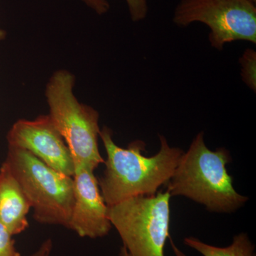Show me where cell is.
<instances>
[{"instance_id":"cell-1","label":"cell","mask_w":256,"mask_h":256,"mask_svg":"<svg viewBox=\"0 0 256 256\" xmlns=\"http://www.w3.org/2000/svg\"><path fill=\"white\" fill-rule=\"evenodd\" d=\"M100 137L107 160L98 183L108 206L132 197L156 194L169 182L183 154L180 148H172L163 136H160L159 152L152 156L143 154L146 150L143 141H134L128 148L118 146L109 128L100 130Z\"/></svg>"},{"instance_id":"cell-2","label":"cell","mask_w":256,"mask_h":256,"mask_svg":"<svg viewBox=\"0 0 256 256\" xmlns=\"http://www.w3.org/2000/svg\"><path fill=\"white\" fill-rule=\"evenodd\" d=\"M232 162L228 150L207 148L204 133H198L186 153L180 158L168 182L171 196H184L206 206L208 212L230 214L242 208L248 198L239 194L228 174Z\"/></svg>"},{"instance_id":"cell-3","label":"cell","mask_w":256,"mask_h":256,"mask_svg":"<svg viewBox=\"0 0 256 256\" xmlns=\"http://www.w3.org/2000/svg\"><path fill=\"white\" fill-rule=\"evenodd\" d=\"M75 78L67 70L56 72L47 85L50 118L70 150L75 166L95 171L105 163L98 146L99 114L74 96Z\"/></svg>"},{"instance_id":"cell-4","label":"cell","mask_w":256,"mask_h":256,"mask_svg":"<svg viewBox=\"0 0 256 256\" xmlns=\"http://www.w3.org/2000/svg\"><path fill=\"white\" fill-rule=\"evenodd\" d=\"M5 162L28 197L34 218L40 224L68 228L74 204V178L18 148L9 146Z\"/></svg>"},{"instance_id":"cell-5","label":"cell","mask_w":256,"mask_h":256,"mask_svg":"<svg viewBox=\"0 0 256 256\" xmlns=\"http://www.w3.org/2000/svg\"><path fill=\"white\" fill-rule=\"evenodd\" d=\"M169 192L128 198L108 206V217L131 256H165L170 237Z\"/></svg>"},{"instance_id":"cell-6","label":"cell","mask_w":256,"mask_h":256,"mask_svg":"<svg viewBox=\"0 0 256 256\" xmlns=\"http://www.w3.org/2000/svg\"><path fill=\"white\" fill-rule=\"evenodd\" d=\"M256 5L250 0H182L173 22L183 28L204 24L210 30V46L220 52L234 42L256 44Z\"/></svg>"},{"instance_id":"cell-7","label":"cell","mask_w":256,"mask_h":256,"mask_svg":"<svg viewBox=\"0 0 256 256\" xmlns=\"http://www.w3.org/2000/svg\"><path fill=\"white\" fill-rule=\"evenodd\" d=\"M9 146L24 150L50 168L73 178L75 164L70 150L48 116L20 120L8 134Z\"/></svg>"},{"instance_id":"cell-8","label":"cell","mask_w":256,"mask_h":256,"mask_svg":"<svg viewBox=\"0 0 256 256\" xmlns=\"http://www.w3.org/2000/svg\"><path fill=\"white\" fill-rule=\"evenodd\" d=\"M74 204L69 228L82 238L96 239L108 235L112 228L108 206L101 193L94 172L75 166Z\"/></svg>"},{"instance_id":"cell-9","label":"cell","mask_w":256,"mask_h":256,"mask_svg":"<svg viewBox=\"0 0 256 256\" xmlns=\"http://www.w3.org/2000/svg\"><path fill=\"white\" fill-rule=\"evenodd\" d=\"M31 208L21 185L4 162L0 168V222L13 236L18 235L28 227Z\"/></svg>"},{"instance_id":"cell-10","label":"cell","mask_w":256,"mask_h":256,"mask_svg":"<svg viewBox=\"0 0 256 256\" xmlns=\"http://www.w3.org/2000/svg\"><path fill=\"white\" fill-rule=\"evenodd\" d=\"M184 244L204 256H254L255 250L248 236L244 233L236 236L232 245L228 247L213 246L194 237L185 238Z\"/></svg>"},{"instance_id":"cell-11","label":"cell","mask_w":256,"mask_h":256,"mask_svg":"<svg viewBox=\"0 0 256 256\" xmlns=\"http://www.w3.org/2000/svg\"><path fill=\"white\" fill-rule=\"evenodd\" d=\"M239 63L242 69V82L252 90H256V52L248 48L240 57Z\"/></svg>"},{"instance_id":"cell-12","label":"cell","mask_w":256,"mask_h":256,"mask_svg":"<svg viewBox=\"0 0 256 256\" xmlns=\"http://www.w3.org/2000/svg\"><path fill=\"white\" fill-rule=\"evenodd\" d=\"M12 235L0 222V256H21L15 247Z\"/></svg>"},{"instance_id":"cell-13","label":"cell","mask_w":256,"mask_h":256,"mask_svg":"<svg viewBox=\"0 0 256 256\" xmlns=\"http://www.w3.org/2000/svg\"><path fill=\"white\" fill-rule=\"evenodd\" d=\"M130 14L134 22L142 21L148 14V4L146 0H126Z\"/></svg>"},{"instance_id":"cell-14","label":"cell","mask_w":256,"mask_h":256,"mask_svg":"<svg viewBox=\"0 0 256 256\" xmlns=\"http://www.w3.org/2000/svg\"><path fill=\"white\" fill-rule=\"evenodd\" d=\"M82 1L100 15L106 14L110 10V4L107 0H82Z\"/></svg>"},{"instance_id":"cell-15","label":"cell","mask_w":256,"mask_h":256,"mask_svg":"<svg viewBox=\"0 0 256 256\" xmlns=\"http://www.w3.org/2000/svg\"><path fill=\"white\" fill-rule=\"evenodd\" d=\"M53 250V242L50 239L45 240L40 248L31 256H50Z\"/></svg>"},{"instance_id":"cell-16","label":"cell","mask_w":256,"mask_h":256,"mask_svg":"<svg viewBox=\"0 0 256 256\" xmlns=\"http://www.w3.org/2000/svg\"><path fill=\"white\" fill-rule=\"evenodd\" d=\"M121 256H131L130 255L129 252H128V250H126V248L122 247V249H121Z\"/></svg>"},{"instance_id":"cell-17","label":"cell","mask_w":256,"mask_h":256,"mask_svg":"<svg viewBox=\"0 0 256 256\" xmlns=\"http://www.w3.org/2000/svg\"><path fill=\"white\" fill-rule=\"evenodd\" d=\"M5 37H6V32L0 28V41L4 40Z\"/></svg>"},{"instance_id":"cell-18","label":"cell","mask_w":256,"mask_h":256,"mask_svg":"<svg viewBox=\"0 0 256 256\" xmlns=\"http://www.w3.org/2000/svg\"><path fill=\"white\" fill-rule=\"evenodd\" d=\"M250 1L256 4V0H250Z\"/></svg>"}]
</instances>
